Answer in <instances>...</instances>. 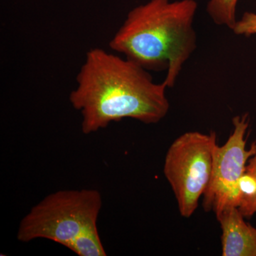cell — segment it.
<instances>
[{"label":"cell","instance_id":"5","mask_svg":"<svg viewBox=\"0 0 256 256\" xmlns=\"http://www.w3.org/2000/svg\"><path fill=\"white\" fill-rule=\"evenodd\" d=\"M232 122L234 130L228 140L224 146H217L212 176L203 196L204 208L206 212L213 210L216 216L228 208H238L239 181L255 152L254 144L246 150L248 114L236 116Z\"/></svg>","mask_w":256,"mask_h":256},{"label":"cell","instance_id":"9","mask_svg":"<svg viewBox=\"0 0 256 256\" xmlns=\"http://www.w3.org/2000/svg\"><path fill=\"white\" fill-rule=\"evenodd\" d=\"M254 146V149H255V152H254V156H252V158L249 159L248 164L246 166V172L248 173L250 175H252L254 178L256 180V142L252 143ZM256 213V198L255 201H254V204H252V208H250V212H249L248 214V218H250V217H252V216L255 214Z\"/></svg>","mask_w":256,"mask_h":256},{"label":"cell","instance_id":"2","mask_svg":"<svg viewBox=\"0 0 256 256\" xmlns=\"http://www.w3.org/2000/svg\"><path fill=\"white\" fill-rule=\"evenodd\" d=\"M195 0H151L128 13L110 40L111 50L146 70H166L164 84L174 86L196 48Z\"/></svg>","mask_w":256,"mask_h":256},{"label":"cell","instance_id":"3","mask_svg":"<svg viewBox=\"0 0 256 256\" xmlns=\"http://www.w3.org/2000/svg\"><path fill=\"white\" fill-rule=\"evenodd\" d=\"M102 196L96 190H60L32 207L22 220L18 239H48L79 256H106L98 230Z\"/></svg>","mask_w":256,"mask_h":256},{"label":"cell","instance_id":"7","mask_svg":"<svg viewBox=\"0 0 256 256\" xmlns=\"http://www.w3.org/2000/svg\"><path fill=\"white\" fill-rule=\"evenodd\" d=\"M238 0H210L207 12L216 24L233 28L236 22V12Z\"/></svg>","mask_w":256,"mask_h":256},{"label":"cell","instance_id":"8","mask_svg":"<svg viewBox=\"0 0 256 256\" xmlns=\"http://www.w3.org/2000/svg\"><path fill=\"white\" fill-rule=\"evenodd\" d=\"M232 30L236 35L250 36L256 34V14L244 13L240 20H237Z\"/></svg>","mask_w":256,"mask_h":256},{"label":"cell","instance_id":"4","mask_svg":"<svg viewBox=\"0 0 256 256\" xmlns=\"http://www.w3.org/2000/svg\"><path fill=\"white\" fill-rule=\"evenodd\" d=\"M217 146L215 132L184 133L165 156L164 174L178 202L180 215L190 218L206 192Z\"/></svg>","mask_w":256,"mask_h":256},{"label":"cell","instance_id":"6","mask_svg":"<svg viewBox=\"0 0 256 256\" xmlns=\"http://www.w3.org/2000/svg\"><path fill=\"white\" fill-rule=\"evenodd\" d=\"M216 218L222 230V256H256V228L238 208L226 210Z\"/></svg>","mask_w":256,"mask_h":256},{"label":"cell","instance_id":"1","mask_svg":"<svg viewBox=\"0 0 256 256\" xmlns=\"http://www.w3.org/2000/svg\"><path fill=\"white\" fill-rule=\"evenodd\" d=\"M76 82L69 100L82 114L86 134L124 118L156 124L169 112L164 82L156 84L148 70L102 48L88 52Z\"/></svg>","mask_w":256,"mask_h":256}]
</instances>
